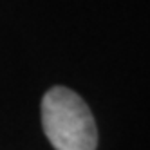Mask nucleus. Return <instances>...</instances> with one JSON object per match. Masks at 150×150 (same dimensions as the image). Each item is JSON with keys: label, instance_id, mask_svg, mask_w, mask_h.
Returning <instances> with one entry per match:
<instances>
[{"label": "nucleus", "instance_id": "obj_1", "mask_svg": "<svg viewBox=\"0 0 150 150\" xmlns=\"http://www.w3.org/2000/svg\"><path fill=\"white\" fill-rule=\"evenodd\" d=\"M42 125L56 150H92L98 146V128L87 103L67 87H52L45 92Z\"/></svg>", "mask_w": 150, "mask_h": 150}]
</instances>
